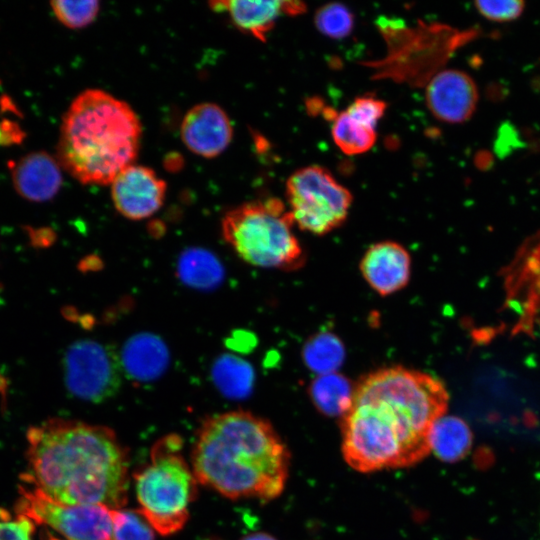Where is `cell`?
Listing matches in <instances>:
<instances>
[{
  "label": "cell",
  "instance_id": "6da1fadb",
  "mask_svg": "<svg viewBox=\"0 0 540 540\" xmlns=\"http://www.w3.org/2000/svg\"><path fill=\"white\" fill-rule=\"evenodd\" d=\"M448 399L443 383L421 371L389 367L363 377L341 420L345 461L363 473L419 463L431 452L430 430Z\"/></svg>",
  "mask_w": 540,
  "mask_h": 540
},
{
  "label": "cell",
  "instance_id": "7a4b0ae2",
  "mask_svg": "<svg viewBox=\"0 0 540 540\" xmlns=\"http://www.w3.org/2000/svg\"><path fill=\"white\" fill-rule=\"evenodd\" d=\"M26 457L22 481L55 501L110 509L127 503L128 451L107 426L48 419L29 428Z\"/></svg>",
  "mask_w": 540,
  "mask_h": 540
},
{
  "label": "cell",
  "instance_id": "3957f363",
  "mask_svg": "<svg viewBox=\"0 0 540 540\" xmlns=\"http://www.w3.org/2000/svg\"><path fill=\"white\" fill-rule=\"evenodd\" d=\"M289 464L273 426L242 410L207 417L191 453L198 483L232 500L275 499L285 488Z\"/></svg>",
  "mask_w": 540,
  "mask_h": 540
},
{
  "label": "cell",
  "instance_id": "277c9868",
  "mask_svg": "<svg viewBox=\"0 0 540 540\" xmlns=\"http://www.w3.org/2000/svg\"><path fill=\"white\" fill-rule=\"evenodd\" d=\"M142 127L132 107L106 91L87 89L63 116L57 160L82 184L107 185L137 158Z\"/></svg>",
  "mask_w": 540,
  "mask_h": 540
},
{
  "label": "cell",
  "instance_id": "5b68a950",
  "mask_svg": "<svg viewBox=\"0 0 540 540\" xmlns=\"http://www.w3.org/2000/svg\"><path fill=\"white\" fill-rule=\"evenodd\" d=\"M294 226L287 206L272 197L243 203L221 221L224 240L244 262L285 271L305 263Z\"/></svg>",
  "mask_w": 540,
  "mask_h": 540
},
{
  "label": "cell",
  "instance_id": "8992f818",
  "mask_svg": "<svg viewBox=\"0 0 540 540\" xmlns=\"http://www.w3.org/2000/svg\"><path fill=\"white\" fill-rule=\"evenodd\" d=\"M182 448L179 435L162 437L152 446L148 463L134 474L138 511L163 536L184 527L197 494L198 481Z\"/></svg>",
  "mask_w": 540,
  "mask_h": 540
},
{
  "label": "cell",
  "instance_id": "52a82bcc",
  "mask_svg": "<svg viewBox=\"0 0 540 540\" xmlns=\"http://www.w3.org/2000/svg\"><path fill=\"white\" fill-rule=\"evenodd\" d=\"M285 195L294 224L314 235H325L343 224L353 201L351 192L319 165L293 172Z\"/></svg>",
  "mask_w": 540,
  "mask_h": 540
},
{
  "label": "cell",
  "instance_id": "ba28073f",
  "mask_svg": "<svg viewBox=\"0 0 540 540\" xmlns=\"http://www.w3.org/2000/svg\"><path fill=\"white\" fill-rule=\"evenodd\" d=\"M15 508L40 528L42 540H114L111 509L103 505L64 504L22 481Z\"/></svg>",
  "mask_w": 540,
  "mask_h": 540
},
{
  "label": "cell",
  "instance_id": "9c48e42d",
  "mask_svg": "<svg viewBox=\"0 0 540 540\" xmlns=\"http://www.w3.org/2000/svg\"><path fill=\"white\" fill-rule=\"evenodd\" d=\"M122 370L117 352L97 341H78L68 348L64 357L68 390L77 398L93 403H100L116 394Z\"/></svg>",
  "mask_w": 540,
  "mask_h": 540
},
{
  "label": "cell",
  "instance_id": "30bf717a",
  "mask_svg": "<svg viewBox=\"0 0 540 540\" xmlns=\"http://www.w3.org/2000/svg\"><path fill=\"white\" fill-rule=\"evenodd\" d=\"M111 198L116 210L131 220L156 213L164 203L166 182L154 170L132 164L111 182Z\"/></svg>",
  "mask_w": 540,
  "mask_h": 540
},
{
  "label": "cell",
  "instance_id": "8fae6325",
  "mask_svg": "<svg viewBox=\"0 0 540 540\" xmlns=\"http://www.w3.org/2000/svg\"><path fill=\"white\" fill-rule=\"evenodd\" d=\"M425 98L428 109L438 120L461 123L473 115L478 90L474 80L465 72L446 69L429 80Z\"/></svg>",
  "mask_w": 540,
  "mask_h": 540
},
{
  "label": "cell",
  "instance_id": "7c38bea8",
  "mask_svg": "<svg viewBox=\"0 0 540 540\" xmlns=\"http://www.w3.org/2000/svg\"><path fill=\"white\" fill-rule=\"evenodd\" d=\"M180 136L192 153L214 158L229 146L233 137L231 121L219 105L205 102L194 105L184 115Z\"/></svg>",
  "mask_w": 540,
  "mask_h": 540
},
{
  "label": "cell",
  "instance_id": "4fadbf2b",
  "mask_svg": "<svg viewBox=\"0 0 540 540\" xmlns=\"http://www.w3.org/2000/svg\"><path fill=\"white\" fill-rule=\"evenodd\" d=\"M360 271L374 291L382 296L391 295L408 284L411 257L406 248L397 242H378L364 253Z\"/></svg>",
  "mask_w": 540,
  "mask_h": 540
},
{
  "label": "cell",
  "instance_id": "5bb4252c",
  "mask_svg": "<svg viewBox=\"0 0 540 540\" xmlns=\"http://www.w3.org/2000/svg\"><path fill=\"white\" fill-rule=\"evenodd\" d=\"M9 169L15 190L29 201H48L62 185L59 161L44 151L32 152L11 161Z\"/></svg>",
  "mask_w": 540,
  "mask_h": 540
},
{
  "label": "cell",
  "instance_id": "9a60e30c",
  "mask_svg": "<svg viewBox=\"0 0 540 540\" xmlns=\"http://www.w3.org/2000/svg\"><path fill=\"white\" fill-rule=\"evenodd\" d=\"M212 10L225 12L243 33L265 41L280 15L285 14V1L221 0L209 2Z\"/></svg>",
  "mask_w": 540,
  "mask_h": 540
},
{
  "label": "cell",
  "instance_id": "2e32d148",
  "mask_svg": "<svg viewBox=\"0 0 540 540\" xmlns=\"http://www.w3.org/2000/svg\"><path fill=\"white\" fill-rule=\"evenodd\" d=\"M122 369L137 381H151L160 376L168 363L164 343L153 335L142 334L131 338L120 357Z\"/></svg>",
  "mask_w": 540,
  "mask_h": 540
},
{
  "label": "cell",
  "instance_id": "e0dca14e",
  "mask_svg": "<svg viewBox=\"0 0 540 540\" xmlns=\"http://www.w3.org/2000/svg\"><path fill=\"white\" fill-rule=\"evenodd\" d=\"M472 432L457 416L442 415L430 430L431 451L442 461L453 463L463 459L472 445Z\"/></svg>",
  "mask_w": 540,
  "mask_h": 540
},
{
  "label": "cell",
  "instance_id": "ac0fdd59",
  "mask_svg": "<svg viewBox=\"0 0 540 540\" xmlns=\"http://www.w3.org/2000/svg\"><path fill=\"white\" fill-rule=\"evenodd\" d=\"M310 397L326 416L343 417L352 405L354 387L337 372L318 375L310 385Z\"/></svg>",
  "mask_w": 540,
  "mask_h": 540
},
{
  "label": "cell",
  "instance_id": "d6986e66",
  "mask_svg": "<svg viewBox=\"0 0 540 540\" xmlns=\"http://www.w3.org/2000/svg\"><path fill=\"white\" fill-rule=\"evenodd\" d=\"M332 138L345 154L358 155L374 146L377 133L375 127L344 110L333 118Z\"/></svg>",
  "mask_w": 540,
  "mask_h": 540
},
{
  "label": "cell",
  "instance_id": "ffe728a7",
  "mask_svg": "<svg viewBox=\"0 0 540 540\" xmlns=\"http://www.w3.org/2000/svg\"><path fill=\"white\" fill-rule=\"evenodd\" d=\"M303 359L317 376L334 373L343 362L344 347L337 336L320 333L306 343Z\"/></svg>",
  "mask_w": 540,
  "mask_h": 540
},
{
  "label": "cell",
  "instance_id": "44dd1931",
  "mask_svg": "<svg viewBox=\"0 0 540 540\" xmlns=\"http://www.w3.org/2000/svg\"><path fill=\"white\" fill-rule=\"evenodd\" d=\"M182 281L196 288H211L222 277V268L214 256L204 250L193 249L184 253L178 269Z\"/></svg>",
  "mask_w": 540,
  "mask_h": 540
},
{
  "label": "cell",
  "instance_id": "7402d4cb",
  "mask_svg": "<svg viewBox=\"0 0 540 540\" xmlns=\"http://www.w3.org/2000/svg\"><path fill=\"white\" fill-rule=\"evenodd\" d=\"M213 378L219 390L227 397L242 398L251 389L252 371L245 362L232 356H223L214 365Z\"/></svg>",
  "mask_w": 540,
  "mask_h": 540
},
{
  "label": "cell",
  "instance_id": "603a6c76",
  "mask_svg": "<svg viewBox=\"0 0 540 540\" xmlns=\"http://www.w3.org/2000/svg\"><path fill=\"white\" fill-rule=\"evenodd\" d=\"M317 30L332 39L347 37L354 27V16L343 4L333 2L320 7L314 17Z\"/></svg>",
  "mask_w": 540,
  "mask_h": 540
},
{
  "label": "cell",
  "instance_id": "cb8c5ba5",
  "mask_svg": "<svg viewBox=\"0 0 540 540\" xmlns=\"http://www.w3.org/2000/svg\"><path fill=\"white\" fill-rule=\"evenodd\" d=\"M114 540H154V529L139 511L111 509Z\"/></svg>",
  "mask_w": 540,
  "mask_h": 540
},
{
  "label": "cell",
  "instance_id": "d4e9b609",
  "mask_svg": "<svg viewBox=\"0 0 540 540\" xmlns=\"http://www.w3.org/2000/svg\"><path fill=\"white\" fill-rule=\"evenodd\" d=\"M55 17L66 27L79 29L91 24L100 10V3L89 1H52L50 3Z\"/></svg>",
  "mask_w": 540,
  "mask_h": 540
},
{
  "label": "cell",
  "instance_id": "484cf974",
  "mask_svg": "<svg viewBox=\"0 0 540 540\" xmlns=\"http://www.w3.org/2000/svg\"><path fill=\"white\" fill-rule=\"evenodd\" d=\"M36 526L28 517L0 511V540H33Z\"/></svg>",
  "mask_w": 540,
  "mask_h": 540
},
{
  "label": "cell",
  "instance_id": "4316f807",
  "mask_svg": "<svg viewBox=\"0 0 540 540\" xmlns=\"http://www.w3.org/2000/svg\"><path fill=\"white\" fill-rule=\"evenodd\" d=\"M475 6L483 17L496 22H506L521 15L524 2L518 0L477 1Z\"/></svg>",
  "mask_w": 540,
  "mask_h": 540
},
{
  "label": "cell",
  "instance_id": "83f0119b",
  "mask_svg": "<svg viewBox=\"0 0 540 540\" xmlns=\"http://www.w3.org/2000/svg\"><path fill=\"white\" fill-rule=\"evenodd\" d=\"M386 108V102L375 96H360L355 98L346 110L376 128Z\"/></svg>",
  "mask_w": 540,
  "mask_h": 540
},
{
  "label": "cell",
  "instance_id": "f1b7e54d",
  "mask_svg": "<svg viewBox=\"0 0 540 540\" xmlns=\"http://www.w3.org/2000/svg\"><path fill=\"white\" fill-rule=\"evenodd\" d=\"M24 138L20 126L10 120L0 122V145L18 144Z\"/></svg>",
  "mask_w": 540,
  "mask_h": 540
},
{
  "label": "cell",
  "instance_id": "f546056e",
  "mask_svg": "<svg viewBox=\"0 0 540 540\" xmlns=\"http://www.w3.org/2000/svg\"><path fill=\"white\" fill-rule=\"evenodd\" d=\"M240 540H277L275 537L268 533L257 532L244 536Z\"/></svg>",
  "mask_w": 540,
  "mask_h": 540
}]
</instances>
